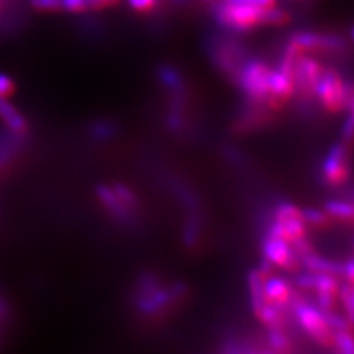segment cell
<instances>
[{
	"label": "cell",
	"mask_w": 354,
	"mask_h": 354,
	"mask_svg": "<svg viewBox=\"0 0 354 354\" xmlns=\"http://www.w3.org/2000/svg\"><path fill=\"white\" fill-rule=\"evenodd\" d=\"M288 307H291L298 324L316 342L325 347L332 344V330L325 324L322 310L307 303L298 295H290Z\"/></svg>",
	"instance_id": "obj_1"
},
{
	"label": "cell",
	"mask_w": 354,
	"mask_h": 354,
	"mask_svg": "<svg viewBox=\"0 0 354 354\" xmlns=\"http://www.w3.org/2000/svg\"><path fill=\"white\" fill-rule=\"evenodd\" d=\"M313 92L322 101L324 106L330 111H339L346 106L344 83L334 70L322 71L317 82L313 84Z\"/></svg>",
	"instance_id": "obj_2"
},
{
	"label": "cell",
	"mask_w": 354,
	"mask_h": 354,
	"mask_svg": "<svg viewBox=\"0 0 354 354\" xmlns=\"http://www.w3.org/2000/svg\"><path fill=\"white\" fill-rule=\"evenodd\" d=\"M268 74L269 68L263 62L251 59L243 65L242 71L239 73V82L243 91L247 92L254 99L264 101L269 99L272 95L269 92L268 84Z\"/></svg>",
	"instance_id": "obj_3"
},
{
	"label": "cell",
	"mask_w": 354,
	"mask_h": 354,
	"mask_svg": "<svg viewBox=\"0 0 354 354\" xmlns=\"http://www.w3.org/2000/svg\"><path fill=\"white\" fill-rule=\"evenodd\" d=\"M263 254L264 259L269 260L272 264L285 268L286 270H297L300 264V254L291 248L290 241L279 238H268L263 242Z\"/></svg>",
	"instance_id": "obj_4"
},
{
	"label": "cell",
	"mask_w": 354,
	"mask_h": 354,
	"mask_svg": "<svg viewBox=\"0 0 354 354\" xmlns=\"http://www.w3.org/2000/svg\"><path fill=\"white\" fill-rule=\"evenodd\" d=\"M348 151L342 143H337L328 152L324 161V176L330 185H339L348 177Z\"/></svg>",
	"instance_id": "obj_5"
},
{
	"label": "cell",
	"mask_w": 354,
	"mask_h": 354,
	"mask_svg": "<svg viewBox=\"0 0 354 354\" xmlns=\"http://www.w3.org/2000/svg\"><path fill=\"white\" fill-rule=\"evenodd\" d=\"M96 195L99 198V201L106 207L108 212H111V214H114L118 220H123V221L130 220V208H127L123 203L120 201L113 187L99 185L96 187Z\"/></svg>",
	"instance_id": "obj_6"
},
{
	"label": "cell",
	"mask_w": 354,
	"mask_h": 354,
	"mask_svg": "<svg viewBox=\"0 0 354 354\" xmlns=\"http://www.w3.org/2000/svg\"><path fill=\"white\" fill-rule=\"evenodd\" d=\"M300 263L312 273H330L342 274V263L328 260L322 256H317L313 251L300 256Z\"/></svg>",
	"instance_id": "obj_7"
},
{
	"label": "cell",
	"mask_w": 354,
	"mask_h": 354,
	"mask_svg": "<svg viewBox=\"0 0 354 354\" xmlns=\"http://www.w3.org/2000/svg\"><path fill=\"white\" fill-rule=\"evenodd\" d=\"M268 84H269V92L273 97L286 99L290 97L294 92L292 77L282 73L281 70H269Z\"/></svg>",
	"instance_id": "obj_8"
},
{
	"label": "cell",
	"mask_w": 354,
	"mask_h": 354,
	"mask_svg": "<svg viewBox=\"0 0 354 354\" xmlns=\"http://www.w3.org/2000/svg\"><path fill=\"white\" fill-rule=\"evenodd\" d=\"M0 120L15 133H22L27 129V123L14 105L8 101V97L0 96Z\"/></svg>",
	"instance_id": "obj_9"
},
{
	"label": "cell",
	"mask_w": 354,
	"mask_h": 354,
	"mask_svg": "<svg viewBox=\"0 0 354 354\" xmlns=\"http://www.w3.org/2000/svg\"><path fill=\"white\" fill-rule=\"evenodd\" d=\"M248 286L251 294V306L256 315L260 312V308L266 304L264 295V274L260 270H252L248 274Z\"/></svg>",
	"instance_id": "obj_10"
},
{
	"label": "cell",
	"mask_w": 354,
	"mask_h": 354,
	"mask_svg": "<svg viewBox=\"0 0 354 354\" xmlns=\"http://www.w3.org/2000/svg\"><path fill=\"white\" fill-rule=\"evenodd\" d=\"M264 295L268 301H288L291 286L282 278H270L264 281Z\"/></svg>",
	"instance_id": "obj_11"
},
{
	"label": "cell",
	"mask_w": 354,
	"mask_h": 354,
	"mask_svg": "<svg viewBox=\"0 0 354 354\" xmlns=\"http://www.w3.org/2000/svg\"><path fill=\"white\" fill-rule=\"evenodd\" d=\"M290 41L297 44L301 50L320 49V35L313 31H298L290 37Z\"/></svg>",
	"instance_id": "obj_12"
},
{
	"label": "cell",
	"mask_w": 354,
	"mask_h": 354,
	"mask_svg": "<svg viewBox=\"0 0 354 354\" xmlns=\"http://www.w3.org/2000/svg\"><path fill=\"white\" fill-rule=\"evenodd\" d=\"M325 213L339 220H354V204L347 201H329L325 205Z\"/></svg>",
	"instance_id": "obj_13"
},
{
	"label": "cell",
	"mask_w": 354,
	"mask_h": 354,
	"mask_svg": "<svg viewBox=\"0 0 354 354\" xmlns=\"http://www.w3.org/2000/svg\"><path fill=\"white\" fill-rule=\"evenodd\" d=\"M288 21H290V15L283 9L273 6L261 10L260 26H283Z\"/></svg>",
	"instance_id": "obj_14"
},
{
	"label": "cell",
	"mask_w": 354,
	"mask_h": 354,
	"mask_svg": "<svg viewBox=\"0 0 354 354\" xmlns=\"http://www.w3.org/2000/svg\"><path fill=\"white\" fill-rule=\"evenodd\" d=\"M283 230H285V239L286 241H294L300 236L306 235V221L301 216L286 218L282 221Z\"/></svg>",
	"instance_id": "obj_15"
},
{
	"label": "cell",
	"mask_w": 354,
	"mask_h": 354,
	"mask_svg": "<svg viewBox=\"0 0 354 354\" xmlns=\"http://www.w3.org/2000/svg\"><path fill=\"white\" fill-rule=\"evenodd\" d=\"M160 79L165 86L170 88L173 93L183 92L182 77L174 68H171V66H169V65L161 66V68H160Z\"/></svg>",
	"instance_id": "obj_16"
},
{
	"label": "cell",
	"mask_w": 354,
	"mask_h": 354,
	"mask_svg": "<svg viewBox=\"0 0 354 354\" xmlns=\"http://www.w3.org/2000/svg\"><path fill=\"white\" fill-rule=\"evenodd\" d=\"M332 344L338 351L344 354H354V337L351 330H335L332 332Z\"/></svg>",
	"instance_id": "obj_17"
},
{
	"label": "cell",
	"mask_w": 354,
	"mask_h": 354,
	"mask_svg": "<svg viewBox=\"0 0 354 354\" xmlns=\"http://www.w3.org/2000/svg\"><path fill=\"white\" fill-rule=\"evenodd\" d=\"M313 290L317 292H330L335 294L338 291V282L335 274L330 273H315V286Z\"/></svg>",
	"instance_id": "obj_18"
},
{
	"label": "cell",
	"mask_w": 354,
	"mask_h": 354,
	"mask_svg": "<svg viewBox=\"0 0 354 354\" xmlns=\"http://www.w3.org/2000/svg\"><path fill=\"white\" fill-rule=\"evenodd\" d=\"M324 313V319H325V324L328 325V328L335 332V330H351L354 326L350 324V320L344 316H341L335 312H322Z\"/></svg>",
	"instance_id": "obj_19"
},
{
	"label": "cell",
	"mask_w": 354,
	"mask_h": 354,
	"mask_svg": "<svg viewBox=\"0 0 354 354\" xmlns=\"http://www.w3.org/2000/svg\"><path fill=\"white\" fill-rule=\"evenodd\" d=\"M268 341H269L270 347L276 351H290L291 350V342L282 332V328H270Z\"/></svg>",
	"instance_id": "obj_20"
},
{
	"label": "cell",
	"mask_w": 354,
	"mask_h": 354,
	"mask_svg": "<svg viewBox=\"0 0 354 354\" xmlns=\"http://www.w3.org/2000/svg\"><path fill=\"white\" fill-rule=\"evenodd\" d=\"M339 288V286H338ZM339 298L342 304H344L347 319L350 320V324L354 326V286L347 283L342 285L339 288Z\"/></svg>",
	"instance_id": "obj_21"
},
{
	"label": "cell",
	"mask_w": 354,
	"mask_h": 354,
	"mask_svg": "<svg viewBox=\"0 0 354 354\" xmlns=\"http://www.w3.org/2000/svg\"><path fill=\"white\" fill-rule=\"evenodd\" d=\"M301 217L304 221H307V223L315 225V226H324L328 223V214L316 208L301 209Z\"/></svg>",
	"instance_id": "obj_22"
},
{
	"label": "cell",
	"mask_w": 354,
	"mask_h": 354,
	"mask_svg": "<svg viewBox=\"0 0 354 354\" xmlns=\"http://www.w3.org/2000/svg\"><path fill=\"white\" fill-rule=\"evenodd\" d=\"M113 189L115 192V195L118 196V199L121 203H123L127 208H135L138 205V199H136V195L133 194L127 186L121 185V183H117L113 186Z\"/></svg>",
	"instance_id": "obj_23"
},
{
	"label": "cell",
	"mask_w": 354,
	"mask_h": 354,
	"mask_svg": "<svg viewBox=\"0 0 354 354\" xmlns=\"http://www.w3.org/2000/svg\"><path fill=\"white\" fill-rule=\"evenodd\" d=\"M30 5L43 12H58L62 10L61 0H30Z\"/></svg>",
	"instance_id": "obj_24"
},
{
	"label": "cell",
	"mask_w": 354,
	"mask_h": 354,
	"mask_svg": "<svg viewBox=\"0 0 354 354\" xmlns=\"http://www.w3.org/2000/svg\"><path fill=\"white\" fill-rule=\"evenodd\" d=\"M297 216H301V209L295 207L294 204L283 203V204H279V207L276 208V218L281 221L291 217H297Z\"/></svg>",
	"instance_id": "obj_25"
},
{
	"label": "cell",
	"mask_w": 354,
	"mask_h": 354,
	"mask_svg": "<svg viewBox=\"0 0 354 354\" xmlns=\"http://www.w3.org/2000/svg\"><path fill=\"white\" fill-rule=\"evenodd\" d=\"M62 10H68V12L80 14L87 9V0H61Z\"/></svg>",
	"instance_id": "obj_26"
},
{
	"label": "cell",
	"mask_w": 354,
	"mask_h": 354,
	"mask_svg": "<svg viewBox=\"0 0 354 354\" xmlns=\"http://www.w3.org/2000/svg\"><path fill=\"white\" fill-rule=\"evenodd\" d=\"M316 304H317V308L322 310V312H329V310L334 308V294L330 292H317V297H316Z\"/></svg>",
	"instance_id": "obj_27"
},
{
	"label": "cell",
	"mask_w": 354,
	"mask_h": 354,
	"mask_svg": "<svg viewBox=\"0 0 354 354\" xmlns=\"http://www.w3.org/2000/svg\"><path fill=\"white\" fill-rule=\"evenodd\" d=\"M131 9L138 10V12H148L158 5V0H127Z\"/></svg>",
	"instance_id": "obj_28"
},
{
	"label": "cell",
	"mask_w": 354,
	"mask_h": 354,
	"mask_svg": "<svg viewBox=\"0 0 354 354\" xmlns=\"http://www.w3.org/2000/svg\"><path fill=\"white\" fill-rule=\"evenodd\" d=\"M295 283L303 288V290H313L315 286V273L306 272V273H298L295 276Z\"/></svg>",
	"instance_id": "obj_29"
},
{
	"label": "cell",
	"mask_w": 354,
	"mask_h": 354,
	"mask_svg": "<svg viewBox=\"0 0 354 354\" xmlns=\"http://www.w3.org/2000/svg\"><path fill=\"white\" fill-rule=\"evenodd\" d=\"M292 242V245H294V250L300 254V256H303V254H307V252H312L313 251V245H312V242H310L307 238H306V235L304 236H300V238H297V239H294V241H291Z\"/></svg>",
	"instance_id": "obj_30"
},
{
	"label": "cell",
	"mask_w": 354,
	"mask_h": 354,
	"mask_svg": "<svg viewBox=\"0 0 354 354\" xmlns=\"http://www.w3.org/2000/svg\"><path fill=\"white\" fill-rule=\"evenodd\" d=\"M342 139L346 143L354 142V113H350L344 126H342Z\"/></svg>",
	"instance_id": "obj_31"
},
{
	"label": "cell",
	"mask_w": 354,
	"mask_h": 354,
	"mask_svg": "<svg viewBox=\"0 0 354 354\" xmlns=\"http://www.w3.org/2000/svg\"><path fill=\"white\" fill-rule=\"evenodd\" d=\"M14 91H15L14 82L10 80L6 74L0 73V96L8 97L14 93Z\"/></svg>",
	"instance_id": "obj_32"
},
{
	"label": "cell",
	"mask_w": 354,
	"mask_h": 354,
	"mask_svg": "<svg viewBox=\"0 0 354 354\" xmlns=\"http://www.w3.org/2000/svg\"><path fill=\"white\" fill-rule=\"evenodd\" d=\"M269 236L270 238H279V239H285V230H283V223L281 220L276 218L274 221H272L269 226Z\"/></svg>",
	"instance_id": "obj_33"
},
{
	"label": "cell",
	"mask_w": 354,
	"mask_h": 354,
	"mask_svg": "<svg viewBox=\"0 0 354 354\" xmlns=\"http://www.w3.org/2000/svg\"><path fill=\"white\" fill-rule=\"evenodd\" d=\"M93 133L97 139H108L114 133V129L106 123H99L93 127Z\"/></svg>",
	"instance_id": "obj_34"
},
{
	"label": "cell",
	"mask_w": 354,
	"mask_h": 354,
	"mask_svg": "<svg viewBox=\"0 0 354 354\" xmlns=\"http://www.w3.org/2000/svg\"><path fill=\"white\" fill-rule=\"evenodd\" d=\"M342 274H344V278L350 283H354V259H350L346 263H342Z\"/></svg>",
	"instance_id": "obj_35"
},
{
	"label": "cell",
	"mask_w": 354,
	"mask_h": 354,
	"mask_svg": "<svg viewBox=\"0 0 354 354\" xmlns=\"http://www.w3.org/2000/svg\"><path fill=\"white\" fill-rule=\"evenodd\" d=\"M225 2H227L230 5H248V6L260 8L259 0H225Z\"/></svg>",
	"instance_id": "obj_36"
},
{
	"label": "cell",
	"mask_w": 354,
	"mask_h": 354,
	"mask_svg": "<svg viewBox=\"0 0 354 354\" xmlns=\"http://www.w3.org/2000/svg\"><path fill=\"white\" fill-rule=\"evenodd\" d=\"M105 2V5H106V8H109V6H114V5H117L120 0H104Z\"/></svg>",
	"instance_id": "obj_37"
},
{
	"label": "cell",
	"mask_w": 354,
	"mask_h": 354,
	"mask_svg": "<svg viewBox=\"0 0 354 354\" xmlns=\"http://www.w3.org/2000/svg\"><path fill=\"white\" fill-rule=\"evenodd\" d=\"M348 108H350L351 113H354V99H353V101L348 104Z\"/></svg>",
	"instance_id": "obj_38"
},
{
	"label": "cell",
	"mask_w": 354,
	"mask_h": 354,
	"mask_svg": "<svg viewBox=\"0 0 354 354\" xmlns=\"http://www.w3.org/2000/svg\"><path fill=\"white\" fill-rule=\"evenodd\" d=\"M203 2H207V3H213V2H216V0H203Z\"/></svg>",
	"instance_id": "obj_39"
},
{
	"label": "cell",
	"mask_w": 354,
	"mask_h": 354,
	"mask_svg": "<svg viewBox=\"0 0 354 354\" xmlns=\"http://www.w3.org/2000/svg\"><path fill=\"white\" fill-rule=\"evenodd\" d=\"M351 37H353V40H354V28L351 30Z\"/></svg>",
	"instance_id": "obj_40"
}]
</instances>
